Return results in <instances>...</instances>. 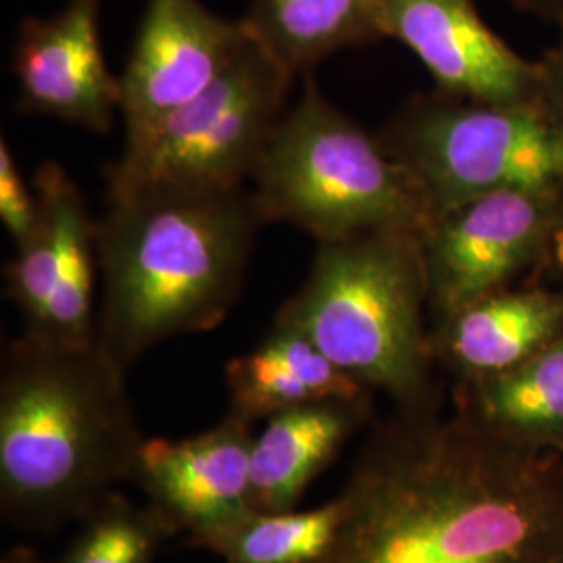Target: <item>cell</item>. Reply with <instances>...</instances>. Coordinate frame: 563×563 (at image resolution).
Instances as JSON below:
<instances>
[{"mask_svg":"<svg viewBox=\"0 0 563 563\" xmlns=\"http://www.w3.org/2000/svg\"><path fill=\"white\" fill-rule=\"evenodd\" d=\"M313 563H560L563 453L511 441L455 402L395 407L339 493Z\"/></svg>","mask_w":563,"mask_h":563,"instance_id":"cell-1","label":"cell"},{"mask_svg":"<svg viewBox=\"0 0 563 563\" xmlns=\"http://www.w3.org/2000/svg\"><path fill=\"white\" fill-rule=\"evenodd\" d=\"M262 225L249 186L107 192L97 344L130 372L163 342L218 328L241 297Z\"/></svg>","mask_w":563,"mask_h":563,"instance_id":"cell-2","label":"cell"},{"mask_svg":"<svg viewBox=\"0 0 563 563\" xmlns=\"http://www.w3.org/2000/svg\"><path fill=\"white\" fill-rule=\"evenodd\" d=\"M128 369L99 344L23 334L0 362V514L25 532L81 522L134 483L144 444Z\"/></svg>","mask_w":563,"mask_h":563,"instance_id":"cell-3","label":"cell"},{"mask_svg":"<svg viewBox=\"0 0 563 563\" xmlns=\"http://www.w3.org/2000/svg\"><path fill=\"white\" fill-rule=\"evenodd\" d=\"M422 236L380 230L320 242L274 325L299 332L355 383L395 407L439 399Z\"/></svg>","mask_w":563,"mask_h":563,"instance_id":"cell-4","label":"cell"},{"mask_svg":"<svg viewBox=\"0 0 563 563\" xmlns=\"http://www.w3.org/2000/svg\"><path fill=\"white\" fill-rule=\"evenodd\" d=\"M267 223L330 242L380 230L423 234L432 209L411 174L305 76L249 184Z\"/></svg>","mask_w":563,"mask_h":563,"instance_id":"cell-5","label":"cell"},{"mask_svg":"<svg viewBox=\"0 0 563 563\" xmlns=\"http://www.w3.org/2000/svg\"><path fill=\"white\" fill-rule=\"evenodd\" d=\"M420 186L432 220L501 190H562L563 132L539 104L418 95L376 134Z\"/></svg>","mask_w":563,"mask_h":563,"instance_id":"cell-6","label":"cell"},{"mask_svg":"<svg viewBox=\"0 0 563 563\" xmlns=\"http://www.w3.org/2000/svg\"><path fill=\"white\" fill-rule=\"evenodd\" d=\"M253 36L216 81L136 134L107 169V192L146 186L232 190L249 186L295 84Z\"/></svg>","mask_w":563,"mask_h":563,"instance_id":"cell-7","label":"cell"},{"mask_svg":"<svg viewBox=\"0 0 563 563\" xmlns=\"http://www.w3.org/2000/svg\"><path fill=\"white\" fill-rule=\"evenodd\" d=\"M32 184L41 216L4 267V295L20 311L23 334L71 349L92 346L101 284L97 220L59 163H42Z\"/></svg>","mask_w":563,"mask_h":563,"instance_id":"cell-8","label":"cell"},{"mask_svg":"<svg viewBox=\"0 0 563 563\" xmlns=\"http://www.w3.org/2000/svg\"><path fill=\"white\" fill-rule=\"evenodd\" d=\"M562 199L563 188L501 190L437 216L422 236L434 325L549 263Z\"/></svg>","mask_w":563,"mask_h":563,"instance_id":"cell-9","label":"cell"},{"mask_svg":"<svg viewBox=\"0 0 563 563\" xmlns=\"http://www.w3.org/2000/svg\"><path fill=\"white\" fill-rule=\"evenodd\" d=\"M384 41L413 53L434 90L484 104H539L541 65L483 18L476 0H380Z\"/></svg>","mask_w":563,"mask_h":563,"instance_id":"cell-10","label":"cell"},{"mask_svg":"<svg viewBox=\"0 0 563 563\" xmlns=\"http://www.w3.org/2000/svg\"><path fill=\"white\" fill-rule=\"evenodd\" d=\"M251 34L242 20L202 0H146L121 71V120L136 134L192 101L239 57Z\"/></svg>","mask_w":563,"mask_h":563,"instance_id":"cell-11","label":"cell"},{"mask_svg":"<svg viewBox=\"0 0 563 563\" xmlns=\"http://www.w3.org/2000/svg\"><path fill=\"white\" fill-rule=\"evenodd\" d=\"M102 0H67L48 18L21 21L13 46L18 107L107 134L121 115L120 76H113L101 38Z\"/></svg>","mask_w":563,"mask_h":563,"instance_id":"cell-12","label":"cell"},{"mask_svg":"<svg viewBox=\"0 0 563 563\" xmlns=\"http://www.w3.org/2000/svg\"><path fill=\"white\" fill-rule=\"evenodd\" d=\"M253 441V422L230 411L188 439H146L134 484L174 537L192 544L251 509Z\"/></svg>","mask_w":563,"mask_h":563,"instance_id":"cell-13","label":"cell"},{"mask_svg":"<svg viewBox=\"0 0 563 563\" xmlns=\"http://www.w3.org/2000/svg\"><path fill=\"white\" fill-rule=\"evenodd\" d=\"M563 334V288L514 286L432 328L437 363L457 383L509 372Z\"/></svg>","mask_w":563,"mask_h":563,"instance_id":"cell-14","label":"cell"},{"mask_svg":"<svg viewBox=\"0 0 563 563\" xmlns=\"http://www.w3.org/2000/svg\"><path fill=\"white\" fill-rule=\"evenodd\" d=\"M374 397L372 393L330 397L267 418L251 451V507L295 509L307 486L369 423Z\"/></svg>","mask_w":563,"mask_h":563,"instance_id":"cell-15","label":"cell"},{"mask_svg":"<svg viewBox=\"0 0 563 563\" xmlns=\"http://www.w3.org/2000/svg\"><path fill=\"white\" fill-rule=\"evenodd\" d=\"M225 388L228 411L253 423L307 402L369 393L313 342L278 325L253 351L225 365Z\"/></svg>","mask_w":563,"mask_h":563,"instance_id":"cell-16","label":"cell"},{"mask_svg":"<svg viewBox=\"0 0 563 563\" xmlns=\"http://www.w3.org/2000/svg\"><path fill=\"white\" fill-rule=\"evenodd\" d=\"M241 20L295 78L342 51L384 41L380 0H253Z\"/></svg>","mask_w":563,"mask_h":563,"instance_id":"cell-17","label":"cell"},{"mask_svg":"<svg viewBox=\"0 0 563 563\" xmlns=\"http://www.w3.org/2000/svg\"><path fill=\"white\" fill-rule=\"evenodd\" d=\"M455 402L511 441L563 453V334L509 372L457 383Z\"/></svg>","mask_w":563,"mask_h":563,"instance_id":"cell-18","label":"cell"},{"mask_svg":"<svg viewBox=\"0 0 563 563\" xmlns=\"http://www.w3.org/2000/svg\"><path fill=\"white\" fill-rule=\"evenodd\" d=\"M341 520V497L307 511L251 507L192 547L216 553L223 563H313L334 541Z\"/></svg>","mask_w":563,"mask_h":563,"instance_id":"cell-19","label":"cell"},{"mask_svg":"<svg viewBox=\"0 0 563 563\" xmlns=\"http://www.w3.org/2000/svg\"><path fill=\"white\" fill-rule=\"evenodd\" d=\"M80 523L78 534L55 563H155L162 544L174 537L151 505H136L120 490Z\"/></svg>","mask_w":563,"mask_h":563,"instance_id":"cell-20","label":"cell"},{"mask_svg":"<svg viewBox=\"0 0 563 563\" xmlns=\"http://www.w3.org/2000/svg\"><path fill=\"white\" fill-rule=\"evenodd\" d=\"M41 216L38 197L34 190V184L30 186L20 165L15 162V155L11 151V144L7 139L0 141V220L11 236L13 244L25 241Z\"/></svg>","mask_w":563,"mask_h":563,"instance_id":"cell-21","label":"cell"},{"mask_svg":"<svg viewBox=\"0 0 563 563\" xmlns=\"http://www.w3.org/2000/svg\"><path fill=\"white\" fill-rule=\"evenodd\" d=\"M558 25H560L558 41L539 59L541 65L539 107L544 115L563 132V18L558 21Z\"/></svg>","mask_w":563,"mask_h":563,"instance_id":"cell-22","label":"cell"},{"mask_svg":"<svg viewBox=\"0 0 563 563\" xmlns=\"http://www.w3.org/2000/svg\"><path fill=\"white\" fill-rule=\"evenodd\" d=\"M505 2L530 15H539L555 23L562 20V7L558 0H505Z\"/></svg>","mask_w":563,"mask_h":563,"instance_id":"cell-23","label":"cell"},{"mask_svg":"<svg viewBox=\"0 0 563 563\" xmlns=\"http://www.w3.org/2000/svg\"><path fill=\"white\" fill-rule=\"evenodd\" d=\"M549 263H553L560 272H563V199L562 205H560V213H558V222L553 228V236H551Z\"/></svg>","mask_w":563,"mask_h":563,"instance_id":"cell-24","label":"cell"},{"mask_svg":"<svg viewBox=\"0 0 563 563\" xmlns=\"http://www.w3.org/2000/svg\"><path fill=\"white\" fill-rule=\"evenodd\" d=\"M0 563H44L41 558L27 549V547H13L11 551H7L2 555V562Z\"/></svg>","mask_w":563,"mask_h":563,"instance_id":"cell-25","label":"cell"},{"mask_svg":"<svg viewBox=\"0 0 563 563\" xmlns=\"http://www.w3.org/2000/svg\"><path fill=\"white\" fill-rule=\"evenodd\" d=\"M560 2V7H562V18H563V0H558Z\"/></svg>","mask_w":563,"mask_h":563,"instance_id":"cell-26","label":"cell"},{"mask_svg":"<svg viewBox=\"0 0 563 563\" xmlns=\"http://www.w3.org/2000/svg\"><path fill=\"white\" fill-rule=\"evenodd\" d=\"M560 563H563V560H562V562H560Z\"/></svg>","mask_w":563,"mask_h":563,"instance_id":"cell-27","label":"cell"}]
</instances>
